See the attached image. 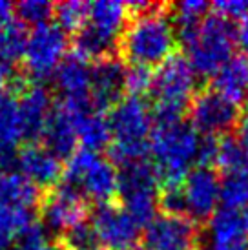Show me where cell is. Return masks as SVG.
<instances>
[{
  "mask_svg": "<svg viewBox=\"0 0 248 250\" xmlns=\"http://www.w3.org/2000/svg\"><path fill=\"white\" fill-rule=\"evenodd\" d=\"M177 46L170 4H155L150 11L130 17L119 41V53L130 66L152 68L175 55Z\"/></svg>",
  "mask_w": 248,
  "mask_h": 250,
  "instance_id": "1",
  "label": "cell"
},
{
  "mask_svg": "<svg viewBox=\"0 0 248 250\" xmlns=\"http://www.w3.org/2000/svg\"><path fill=\"white\" fill-rule=\"evenodd\" d=\"M108 125L111 132L108 152L113 165L124 167L146 159V155L150 153L153 119L143 97L126 95L121 99L110 110Z\"/></svg>",
  "mask_w": 248,
  "mask_h": 250,
  "instance_id": "2",
  "label": "cell"
},
{
  "mask_svg": "<svg viewBox=\"0 0 248 250\" xmlns=\"http://www.w3.org/2000/svg\"><path fill=\"white\" fill-rule=\"evenodd\" d=\"M201 135L188 121L153 125L150 153L157 167L163 187H175L185 181L190 167L195 165Z\"/></svg>",
  "mask_w": 248,
  "mask_h": 250,
  "instance_id": "3",
  "label": "cell"
},
{
  "mask_svg": "<svg viewBox=\"0 0 248 250\" xmlns=\"http://www.w3.org/2000/svg\"><path fill=\"white\" fill-rule=\"evenodd\" d=\"M153 125H170L183 121L195 95V71L181 53L172 55L157 66L152 83Z\"/></svg>",
  "mask_w": 248,
  "mask_h": 250,
  "instance_id": "4",
  "label": "cell"
},
{
  "mask_svg": "<svg viewBox=\"0 0 248 250\" xmlns=\"http://www.w3.org/2000/svg\"><path fill=\"white\" fill-rule=\"evenodd\" d=\"M62 183L75 188L88 203H111L119 190V170L99 152L77 150L68 159Z\"/></svg>",
  "mask_w": 248,
  "mask_h": 250,
  "instance_id": "5",
  "label": "cell"
},
{
  "mask_svg": "<svg viewBox=\"0 0 248 250\" xmlns=\"http://www.w3.org/2000/svg\"><path fill=\"white\" fill-rule=\"evenodd\" d=\"M161 188V175L152 161H135L119 170L117 195L123 203L121 207L139 223V227H146L157 215Z\"/></svg>",
  "mask_w": 248,
  "mask_h": 250,
  "instance_id": "6",
  "label": "cell"
},
{
  "mask_svg": "<svg viewBox=\"0 0 248 250\" xmlns=\"http://www.w3.org/2000/svg\"><path fill=\"white\" fill-rule=\"evenodd\" d=\"M235 44L237 29L234 22L217 13H210L201 22L195 39L185 49L195 75L214 77L215 71L234 55Z\"/></svg>",
  "mask_w": 248,
  "mask_h": 250,
  "instance_id": "7",
  "label": "cell"
},
{
  "mask_svg": "<svg viewBox=\"0 0 248 250\" xmlns=\"http://www.w3.org/2000/svg\"><path fill=\"white\" fill-rule=\"evenodd\" d=\"M69 35L55 22L31 28L24 51V70L33 81L51 77L68 57Z\"/></svg>",
  "mask_w": 248,
  "mask_h": 250,
  "instance_id": "8",
  "label": "cell"
},
{
  "mask_svg": "<svg viewBox=\"0 0 248 250\" xmlns=\"http://www.w3.org/2000/svg\"><path fill=\"white\" fill-rule=\"evenodd\" d=\"M90 203L66 183H59L42 195L41 217L51 236H62L73 227L86 223Z\"/></svg>",
  "mask_w": 248,
  "mask_h": 250,
  "instance_id": "9",
  "label": "cell"
},
{
  "mask_svg": "<svg viewBox=\"0 0 248 250\" xmlns=\"http://www.w3.org/2000/svg\"><path fill=\"white\" fill-rule=\"evenodd\" d=\"M190 125L203 135L227 133L239 125V106L212 88L195 91L188 106Z\"/></svg>",
  "mask_w": 248,
  "mask_h": 250,
  "instance_id": "10",
  "label": "cell"
},
{
  "mask_svg": "<svg viewBox=\"0 0 248 250\" xmlns=\"http://www.w3.org/2000/svg\"><path fill=\"white\" fill-rule=\"evenodd\" d=\"M145 250H199V223L186 215L161 214L145 227Z\"/></svg>",
  "mask_w": 248,
  "mask_h": 250,
  "instance_id": "11",
  "label": "cell"
},
{
  "mask_svg": "<svg viewBox=\"0 0 248 250\" xmlns=\"http://www.w3.org/2000/svg\"><path fill=\"white\" fill-rule=\"evenodd\" d=\"M91 229L97 243L104 250H124L135 247L141 227L121 205H97L91 212Z\"/></svg>",
  "mask_w": 248,
  "mask_h": 250,
  "instance_id": "12",
  "label": "cell"
},
{
  "mask_svg": "<svg viewBox=\"0 0 248 250\" xmlns=\"http://www.w3.org/2000/svg\"><path fill=\"white\" fill-rule=\"evenodd\" d=\"M183 197L186 215L195 223L208 221L215 214V207L221 199L219 175L212 168L195 167L186 174L183 185Z\"/></svg>",
  "mask_w": 248,
  "mask_h": 250,
  "instance_id": "13",
  "label": "cell"
},
{
  "mask_svg": "<svg viewBox=\"0 0 248 250\" xmlns=\"http://www.w3.org/2000/svg\"><path fill=\"white\" fill-rule=\"evenodd\" d=\"M126 66L119 57L91 64V101L97 111L113 108L126 93Z\"/></svg>",
  "mask_w": 248,
  "mask_h": 250,
  "instance_id": "14",
  "label": "cell"
},
{
  "mask_svg": "<svg viewBox=\"0 0 248 250\" xmlns=\"http://www.w3.org/2000/svg\"><path fill=\"white\" fill-rule=\"evenodd\" d=\"M19 90H21V97L17 99H19L22 139L37 143L39 139H42L49 115L55 108L53 101H51V93L46 86L39 83L26 84Z\"/></svg>",
  "mask_w": 248,
  "mask_h": 250,
  "instance_id": "15",
  "label": "cell"
},
{
  "mask_svg": "<svg viewBox=\"0 0 248 250\" xmlns=\"http://www.w3.org/2000/svg\"><path fill=\"white\" fill-rule=\"evenodd\" d=\"M17 168L26 179L39 188H53L62 179V161L44 145L29 143L17 152Z\"/></svg>",
  "mask_w": 248,
  "mask_h": 250,
  "instance_id": "16",
  "label": "cell"
},
{
  "mask_svg": "<svg viewBox=\"0 0 248 250\" xmlns=\"http://www.w3.org/2000/svg\"><path fill=\"white\" fill-rule=\"evenodd\" d=\"M42 190L21 172H0V208L17 212H35L41 207Z\"/></svg>",
  "mask_w": 248,
  "mask_h": 250,
  "instance_id": "17",
  "label": "cell"
},
{
  "mask_svg": "<svg viewBox=\"0 0 248 250\" xmlns=\"http://www.w3.org/2000/svg\"><path fill=\"white\" fill-rule=\"evenodd\" d=\"M210 247L248 245V210L223 208L208 219Z\"/></svg>",
  "mask_w": 248,
  "mask_h": 250,
  "instance_id": "18",
  "label": "cell"
},
{
  "mask_svg": "<svg viewBox=\"0 0 248 250\" xmlns=\"http://www.w3.org/2000/svg\"><path fill=\"white\" fill-rule=\"evenodd\" d=\"M44 146L51 153H55L59 159H69L77 152L79 137H77L75 121L68 111L57 104L49 115L44 135H42Z\"/></svg>",
  "mask_w": 248,
  "mask_h": 250,
  "instance_id": "19",
  "label": "cell"
},
{
  "mask_svg": "<svg viewBox=\"0 0 248 250\" xmlns=\"http://www.w3.org/2000/svg\"><path fill=\"white\" fill-rule=\"evenodd\" d=\"M130 22V11L128 4L117 2V0H99L90 4V15H88V26L97 29L108 39L121 41L126 24Z\"/></svg>",
  "mask_w": 248,
  "mask_h": 250,
  "instance_id": "20",
  "label": "cell"
},
{
  "mask_svg": "<svg viewBox=\"0 0 248 250\" xmlns=\"http://www.w3.org/2000/svg\"><path fill=\"white\" fill-rule=\"evenodd\" d=\"M212 90L239 103L248 91V55L237 53L230 57L212 77Z\"/></svg>",
  "mask_w": 248,
  "mask_h": 250,
  "instance_id": "21",
  "label": "cell"
},
{
  "mask_svg": "<svg viewBox=\"0 0 248 250\" xmlns=\"http://www.w3.org/2000/svg\"><path fill=\"white\" fill-rule=\"evenodd\" d=\"M77 128V137L84 150L99 152L108 148L111 143V132L108 125V117H104L103 111H90L86 115L73 119Z\"/></svg>",
  "mask_w": 248,
  "mask_h": 250,
  "instance_id": "22",
  "label": "cell"
},
{
  "mask_svg": "<svg viewBox=\"0 0 248 250\" xmlns=\"http://www.w3.org/2000/svg\"><path fill=\"white\" fill-rule=\"evenodd\" d=\"M22 141L19 99L9 90L0 91V146L17 148Z\"/></svg>",
  "mask_w": 248,
  "mask_h": 250,
  "instance_id": "23",
  "label": "cell"
},
{
  "mask_svg": "<svg viewBox=\"0 0 248 250\" xmlns=\"http://www.w3.org/2000/svg\"><path fill=\"white\" fill-rule=\"evenodd\" d=\"M215 165L227 175H248V148L234 135L223 137Z\"/></svg>",
  "mask_w": 248,
  "mask_h": 250,
  "instance_id": "24",
  "label": "cell"
},
{
  "mask_svg": "<svg viewBox=\"0 0 248 250\" xmlns=\"http://www.w3.org/2000/svg\"><path fill=\"white\" fill-rule=\"evenodd\" d=\"M88 15H90V4L88 2H81V0H68V2H61L55 4V24H59L68 35H75L77 31L86 26L88 22Z\"/></svg>",
  "mask_w": 248,
  "mask_h": 250,
  "instance_id": "25",
  "label": "cell"
},
{
  "mask_svg": "<svg viewBox=\"0 0 248 250\" xmlns=\"http://www.w3.org/2000/svg\"><path fill=\"white\" fill-rule=\"evenodd\" d=\"M29 31L22 22H9L7 26L0 28V55L9 62L17 64L24 57L26 42Z\"/></svg>",
  "mask_w": 248,
  "mask_h": 250,
  "instance_id": "26",
  "label": "cell"
},
{
  "mask_svg": "<svg viewBox=\"0 0 248 250\" xmlns=\"http://www.w3.org/2000/svg\"><path fill=\"white\" fill-rule=\"evenodd\" d=\"M35 212L0 208V250H9L17 236L35 223Z\"/></svg>",
  "mask_w": 248,
  "mask_h": 250,
  "instance_id": "27",
  "label": "cell"
},
{
  "mask_svg": "<svg viewBox=\"0 0 248 250\" xmlns=\"http://www.w3.org/2000/svg\"><path fill=\"white\" fill-rule=\"evenodd\" d=\"M13 250H64L61 243L53 241V237L42 223H33L26 230H22L13 243Z\"/></svg>",
  "mask_w": 248,
  "mask_h": 250,
  "instance_id": "28",
  "label": "cell"
},
{
  "mask_svg": "<svg viewBox=\"0 0 248 250\" xmlns=\"http://www.w3.org/2000/svg\"><path fill=\"white\" fill-rule=\"evenodd\" d=\"M53 13H55V4L46 0H22L21 4L15 6V15L19 17V22L31 28L51 22Z\"/></svg>",
  "mask_w": 248,
  "mask_h": 250,
  "instance_id": "29",
  "label": "cell"
},
{
  "mask_svg": "<svg viewBox=\"0 0 248 250\" xmlns=\"http://www.w3.org/2000/svg\"><path fill=\"white\" fill-rule=\"evenodd\" d=\"M221 201L227 208L248 210V175H227L221 183Z\"/></svg>",
  "mask_w": 248,
  "mask_h": 250,
  "instance_id": "30",
  "label": "cell"
},
{
  "mask_svg": "<svg viewBox=\"0 0 248 250\" xmlns=\"http://www.w3.org/2000/svg\"><path fill=\"white\" fill-rule=\"evenodd\" d=\"M153 73L145 66H130L126 70V93L131 97H143L152 90Z\"/></svg>",
  "mask_w": 248,
  "mask_h": 250,
  "instance_id": "31",
  "label": "cell"
},
{
  "mask_svg": "<svg viewBox=\"0 0 248 250\" xmlns=\"http://www.w3.org/2000/svg\"><path fill=\"white\" fill-rule=\"evenodd\" d=\"M217 155H219V141L212 135H201L195 165L201 168H212V165L217 163Z\"/></svg>",
  "mask_w": 248,
  "mask_h": 250,
  "instance_id": "32",
  "label": "cell"
},
{
  "mask_svg": "<svg viewBox=\"0 0 248 250\" xmlns=\"http://www.w3.org/2000/svg\"><path fill=\"white\" fill-rule=\"evenodd\" d=\"M212 9L219 17H225L227 21L234 22L237 19H243L248 13V2L245 0H219V2L212 4Z\"/></svg>",
  "mask_w": 248,
  "mask_h": 250,
  "instance_id": "33",
  "label": "cell"
},
{
  "mask_svg": "<svg viewBox=\"0 0 248 250\" xmlns=\"http://www.w3.org/2000/svg\"><path fill=\"white\" fill-rule=\"evenodd\" d=\"M17 64L9 62L7 59L0 55V91L9 90V86H17V73H15Z\"/></svg>",
  "mask_w": 248,
  "mask_h": 250,
  "instance_id": "34",
  "label": "cell"
},
{
  "mask_svg": "<svg viewBox=\"0 0 248 250\" xmlns=\"http://www.w3.org/2000/svg\"><path fill=\"white\" fill-rule=\"evenodd\" d=\"M15 17V6L7 0H0V28L7 26L9 22H13Z\"/></svg>",
  "mask_w": 248,
  "mask_h": 250,
  "instance_id": "35",
  "label": "cell"
},
{
  "mask_svg": "<svg viewBox=\"0 0 248 250\" xmlns=\"http://www.w3.org/2000/svg\"><path fill=\"white\" fill-rule=\"evenodd\" d=\"M237 42L241 44L245 55H248V13L241 19V24L237 29Z\"/></svg>",
  "mask_w": 248,
  "mask_h": 250,
  "instance_id": "36",
  "label": "cell"
},
{
  "mask_svg": "<svg viewBox=\"0 0 248 250\" xmlns=\"http://www.w3.org/2000/svg\"><path fill=\"white\" fill-rule=\"evenodd\" d=\"M237 139L248 148V117L241 119L237 125Z\"/></svg>",
  "mask_w": 248,
  "mask_h": 250,
  "instance_id": "37",
  "label": "cell"
},
{
  "mask_svg": "<svg viewBox=\"0 0 248 250\" xmlns=\"http://www.w3.org/2000/svg\"><path fill=\"white\" fill-rule=\"evenodd\" d=\"M88 250H104L101 245H95V247H91V249H88Z\"/></svg>",
  "mask_w": 248,
  "mask_h": 250,
  "instance_id": "38",
  "label": "cell"
},
{
  "mask_svg": "<svg viewBox=\"0 0 248 250\" xmlns=\"http://www.w3.org/2000/svg\"><path fill=\"white\" fill-rule=\"evenodd\" d=\"M245 108H247V111H248V91H247V95H245Z\"/></svg>",
  "mask_w": 248,
  "mask_h": 250,
  "instance_id": "39",
  "label": "cell"
},
{
  "mask_svg": "<svg viewBox=\"0 0 248 250\" xmlns=\"http://www.w3.org/2000/svg\"><path fill=\"white\" fill-rule=\"evenodd\" d=\"M124 250H145V249H141V247H130V249H124Z\"/></svg>",
  "mask_w": 248,
  "mask_h": 250,
  "instance_id": "40",
  "label": "cell"
}]
</instances>
